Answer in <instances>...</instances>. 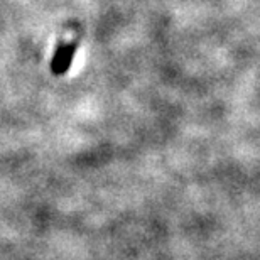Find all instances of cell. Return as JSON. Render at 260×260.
I'll return each mask as SVG.
<instances>
[{
	"instance_id": "cell-1",
	"label": "cell",
	"mask_w": 260,
	"mask_h": 260,
	"mask_svg": "<svg viewBox=\"0 0 260 260\" xmlns=\"http://www.w3.org/2000/svg\"><path fill=\"white\" fill-rule=\"evenodd\" d=\"M73 58H75V46L73 44H61L58 49H56L54 59H53V71L56 75H61L64 73L68 68H70Z\"/></svg>"
}]
</instances>
